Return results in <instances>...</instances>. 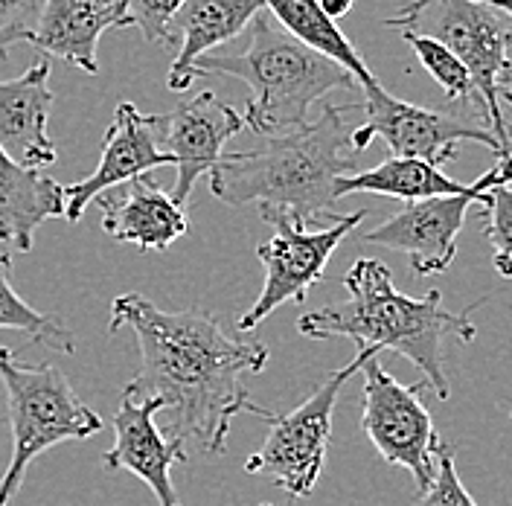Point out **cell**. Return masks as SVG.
<instances>
[{
	"mask_svg": "<svg viewBox=\"0 0 512 506\" xmlns=\"http://www.w3.org/2000/svg\"><path fill=\"white\" fill-rule=\"evenodd\" d=\"M419 506H478L475 498L466 492L463 480L457 477V466H454V454L448 451L446 445L437 454V475L431 489L422 495Z\"/></svg>",
	"mask_w": 512,
	"mask_h": 506,
	"instance_id": "4316f807",
	"label": "cell"
},
{
	"mask_svg": "<svg viewBox=\"0 0 512 506\" xmlns=\"http://www.w3.org/2000/svg\"><path fill=\"white\" fill-rule=\"evenodd\" d=\"M259 506H271V504H259Z\"/></svg>",
	"mask_w": 512,
	"mask_h": 506,
	"instance_id": "1f68e13d",
	"label": "cell"
},
{
	"mask_svg": "<svg viewBox=\"0 0 512 506\" xmlns=\"http://www.w3.org/2000/svg\"><path fill=\"white\" fill-rule=\"evenodd\" d=\"M44 0H0V53L6 56L15 44L30 41L41 18Z\"/></svg>",
	"mask_w": 512,
	"mask_h": 506,
	"instance_id": "484cf974",
	"label": "cell"
},
{
	"mask_svg": "<svg viewBox=\"0 0 512 506\" xmlns=\"http://www.w3.org/2000/svg\"><path fill=\"white\" fill-rule=\"evenodd\" d=\"M478 3H486V6H492V9L504 12V15L512 21V0H478Z\"/></svg>",
	"mask_w": 512,
	"mask_h": 506,
	"instance_id": "f1b7e54d",
	"label": "cell"
},
{
	"mask_svg": "<svg viewBox=\"0 0 512 506\" xmlns=\"http://www.w3.org/2000/svg\"><path fill=\"white\" fill-rule=\"evenodd\" d=\"M361 91L367 120L350 134L352 152H364L376 137H382L393 158L425 160L434 166L454 160L460 143H483L498 158H504L501 143L492 137L489 128L469 126L440 111H428L405 99H396L379 82L361 85Z\"/></svg>",
	"mask_w": 512,
	"mask_h": 506,
	"instance_id": "8fae6325",
	"label": "cell"
},
{
	"mask_svg": "<svg viewBox=\"0 0 512 506\" xmlns=\"http://www.w3.org/2000/svg\"><path fill=\"white\" fill-rule=\"evenodd\" d=\"M158 413V399H140L123 387L120 408L114 413V445L102 454V463L111 472L140 477L155 492L160 506H181L169 472L175 463H187L190 454L181 440H166L160 434L155 425Z\"/></svg>",
	"mask_w": 512,
	"mask_h": 506,
	"instance_id": "5bb4252c",
	"label": "cell"
},
{
	"mask_svg": "<svg viewBox=\"0 0 512 506\" xmlns=\"http://www.w3.org/2000/svg\"><path fill=\"white\" fill-rule=\"evenodd\" d=\"M352 3H355V0H318L320 12H323L329 21H335V24H338L341 18H347V15H350Z\"/></svg>",
	"mask_w": 512,
	"mask_h": 506,
	"instance_id": "83f0119b",
	"label": "cell"
},
{
	"mask_svg": "<svg viewBox=\"0 0 512 506\" xmlns=\"http://www.w3.org/2000/svg\"><path fill=\"white\" fill-rule=\"evenodd\" d=\"M262 0H187L175 15L169 38L181 41V50L169 67V91H187L195 79V62L210 50L239 38L262 12Z\"/></svg>",
	"mask_w": 512,
	"mask_h": 506,
	"instance_id": "ac0fdd59",
	"label": "cell"
},
{
	"mask_svg": "<svg viewBox=\"0 0 512 506\" xmlns=\"http://www.w3.org/2000/svg\"><path fill=\"white\" fill-rule=\"evenodd\" d=\"M361 370H364V390H361L364 434L376 445L382 460L408 469L414 475L419 492L425 495L434 483L437 454L443 448L434 419L422 402V393L428 390V384L396 381L379 364V355L370 358Z\"/></svg>",
	"mask_w": 512,
	"mask_h": 506,
	"instance_id": "9c48e42d",
	"label": "cell"
},
{
	"mask_svg": "<svg viewBox=\"0 0 512 506\" xmlns=\"http://www.w3.org/2000/svg\"><path fill=\"white\" fill-rule=\"evenodd\" d=\"M510 76H512V73H510ZM507 102H512V94H507Z\"/></svg>",
	"mask_w": 512,
	"mask_h": 506,
	"instance_id": "f546056e",
	"label": "cell"
},
{
	"mask_svg": "<svg viewBox=\"0 0 512 506\" xmlns=\"http://www.w3.org/2000/svg\"><path fill=\"white\" fill-rule=\"evenodd\" d=\"M111 27H131L123 0H44L30 44L96 76V44Z\"/></svg>",
	"mask_w": 512,
	"mask_h": 506,
	"instance_id": "e0dca14e",
	"label": "cell"
},
{
	"mask_svg": "<svg viewBox=\"0 0 512 506\" xmlns=\"http://www.w3.org/2000/svg\"><path fill=\"white\" fill-rule=\"evenodd\" d=\"M262 6L274 15V21L294 35L297 41H303L306 47L323 53L326 59L338 62L344 70H350L352 79L361 85L376 82V76L370 73V67L358 56V50L352 47V41L341 32L335 21H329L320 12L318 0H262Z\"/></svg>",
	"mask_w": 512,
	"mask_h": 506,
	"instance_id": "44dd1931",
	"label": "cell"
},
{
	"mask_svg": "<svg viewBox=\"0 0 512 506\" xmlns=\"http://www.w3.org/2000/svg\"><path fill=\"white\" fill-rule=\"evenodd\" d=\"M128 329L140 347V373L128 381L140 399H158L169 411L172 437L195 443L204 454H224L239 413L271 422L277 413L256 405L242 379L262 373L268 347L236 341L207 312H163L140 294H120L111 303L108 332Z\"/></svg>",
	"mask_w": 512,
	"mask_h": 506,
	"instance_id": "6da1fadb",
	"label": "cell"
},
{
	"mask_svg": "<svg viewBox=\"0 0 512 506\" xmlns=\"http://www.w3.org/2000/svg\"><path fill=\"white\" fill-rule=\"evenodd\" d=\"M96 201L102 210V230L114 242L137 245L140 251H166L190 227L184 207L149 181V175L128 181L123 190L102 192Z\"/></svg>",
	"mask_w": 512,
	"mask_h": 506,
	"instance_id": "2e32d148",
	"label": "cell"
},
{
	"mask_svg": "<svg viewBox=\"0 0 512 506\" xmlns=\"http://www.w3.org/2000/svg\"><path fill=\"white\" fill-rule=\"evenodd\" d=\"M486 239L492 242V262L501 277H512V192L507 187L489 192Z\"/></svg>",
	"mask_w": 512,
	"mask_h": 506,
	"instance_id": "cb8c5ba5",
	"label": "cell"
},
{
	"mask_svg": "<svg viewBox=\"0 0 512 506\" xmlns=\"http://www.w3.org/2000/svg\"><path fill=\"white\" fill-rule=\"evenodd\" d=\"M402 35H422L443 44L472 76L475 96L489 120L492 137L501 143L504 158H512L510 126L501 111V76H510L512 21L478 0H408L384 21Z\"/></svg>",
	"mask_w": 512,
	"mask_h": 506,
	"instance_id": "5b68a950",
	"label": "cell"
},
{
	"mask_svg": "<svg viewBox=\"0 0 512 506\" xmlns=\"http://www.w3.org/2000/svg\"><path fill=\"white\" fill-rule=\"evenodd\" d=\"M472 190V184L451 181L440 166L414 158H387L373 169H361L338 184V198H347L355 192L399 198L405 204L425 201V198H443V195H463Z\"/></svg>",
	"mask_w": 512,
	"mask_h": 506,
	"instance_id": "ffe728a7",
	"label": "cell"
},
{
	"mask_svg": "<svg viewBox=\"0 0 512 506\" xmlns=\"http://www.w3.org/2000/svg\"><path fill=\"white\" fill-rule=\"evenodd\" d=\"M347 300L306 312L297 320L306 338H350L358 349H390L408 358L425 376L428 390L446 402L451 384L443 364V341L457 338L463 344L475 341L478 329L469 312L443 309V294L431 288L422 300L402 294L393 285L390 268L379 259H358L344 277Z\"/></svg>",
	"mask_w": 512,
	"mask_h": 506,
	"instance_id": "3957f363",
	"label": "cell"
},
{
	"mask_svg": "<svg viewBox=\"0 0 512 506\" xmlns=\"http://www.w3.org/2000/svg\"><path fill=\"white\" fill-rule=\"evenodd\" d=\"M50 62L32 64L12 82H0V149L24 169L53 166L59 152L47 134L53 91Z\"/></svg>",
	"mask_w": 512,
	"mask_h": 506,
	"instance_id": "9a60e30c",
	"label": "cell"
},
{
	"mask_svg": "<svg viewBox=\"0 0 512 506\" xmlns=\"http://www.w3.org/2000/svg\"><path fill=\"white\" fill-rule=\"evenodd\" d=\"M195 76H236L251 85L245 126L262 137H280L309 123V108L329 91H352L350 70L288 35L268 9L251 24V44L242 53L201 56Z\"/></svg>",
	"mask_w": 512,
	"mask_h": 506,
	"instance_id": "277c9868",
	"label": "cell"
},
{
	"mask_svg": "<svg viewBox=\"0 0 512 506\" xmlns=\"http://www.w3.org/2000/svg\"><path fill=\"white\" fill-rule=\"evenodd\" d=\"M352 108L326 105L315 123L265 137L259 149L224 152L210 172L213 195L230 207L259 204V210H277L303 224L335 222L338 184L361 172L350 155L352 131L344 123Z\"/></svg>",
	"mask_w": 512,
	"mask_h": 506,
	"instance_id": "7a4b0ae2",
	"label": "cell"
},
{
	"mask_svg": "<svg viewBox=\"0 0 512 506\" xmlns=\"http://www.w3.org/2000/svg\"><path fill=\"white\" fill-rule=\"evenodd\" d=\"M160 166H175V160L158 146L152 117L140 114L134 102H120L111 126L102 137V155L96 169L88 178L64 187V219L79 222L88 204L96 201L102 192L117 190Z\"/></svg>",
	"mask_w": 512,
	"mask_h": 506,
	"instance_id": "4fadbf2b",
	"label": "cell"
},
{
	"mask_svg": "<svg viewBox=\"0 0 512 506\" xmlns=\"http://www.w3.org/2000/svg\"><path fill=\"white\" fill-rule=\"evenodd\" d=\"M259 216L274 227V239L256 248L259 262L265 265V283L256 303L239 317V332H254L256 326L271 317L283 303H303L309 288L323 280L326 262L335 248L347 239L358 224L370 216V210H355L338 216L323 230H306V224L277 210H259Z\"/></svg>",
	"mask_w": 512,
	"mask_h": 506,
	"instance_id": "ba28073f",
	"label": "cell"
},
{
	"mask_svg": "<svg viewBox=\"0 0 512 506\" xmlns=\"http://www.w3.org/2000/svg\"><path fill=\"white\" fill-rule=\"evenodd\" d=\"M3 59H6V56H3V53H0V62H3Z\"/></svg>",
	"mask_w": 512,
	"mask_h": 506,
	"instance_id": "4dcf8cb0",
	"label": "cell"
},
{
	"mask_svg": "<svg viewBox=\"0 0 512 506\" xmlns=\"http://www.w3.org/2000/svg\"><path fill=\"white\" fill-rule=\"evenodd\" d=\"M0 381L12 428V460L0 477V506H9L38 454L59 443L94 437L102 431V416L76 396L59 367L24 364L9 347H0Z\"/></svg>",
	"mask_w": 512,
	"mask_h": 506,
	"instance_id": "8992f818",
	"label": "cell"
},
{
	"mask_svg": "<svg viewBox=\"0 0 512 506\" xmlns=\"http://www.w3.org/2000/svg\"><path fill=\"white\" fill-rule=\"evenodd\" d=\"M187 0H123L128 15V24L137 27L149 41L169 47V27L175 21V15L181 12Z\"/></svg>",
	"mask_w": 512,
	"mask_h": 506,
	"instance_id": "d4e9b609",
	"label": "cell"
},
{
	"mask_svg": "<svg viewBox=\"0 0 512 506\" xmlns=\"http://www.w3.org/2000/svg\"><path fill=\"white\" fill-rule=\"evenodd\" d=\"M152 126L158 146L166 155H172L178 169L175 190L169 195L178 207H184L198 178L210 175L213 166L222 160L224 143L245 128V117L213 91H201L192 96V102L178 105L175 111L155 114Z\"/></svg>",
	"mask_w": 512,
	"mask_h": 506,
	"instance_id": "7c38bea8",
	"label": "cell"
},
{
	"mask_svg": "<svg viewBox=\"0 0 512 506\" xmlns=\"http://www.w3.org/2000/svg\"><path fill=\"white\" fill-rule=\"evenodd\" d=\"M512 184V158H501L489 172H483L472 190L463 195H443V198H425L405 204L396 216L373 227L364 242L382 245L390 251L405 253L411 259L416 277L446 274L448 265L457 253V233L466 224L469 207L489 204V192L510 187Z\"/></svg>",
	"mask_w": 512,
	"mask_h": 506,
	"instance_id": "30bf717a",
	"label": "cell"
},
{
	"mask_svg": "<svg viewBox=\"0 0 512 506\" xmlns=\"http://www.w3.org/2000/svg\"><path fill=\"white\" fill-rule=\"evenodd\" d=\"M0 329H18L27 335V344H44L53 352H76L73 335L59 320L35 312L18 297V291L12 288V256L6 251H0Z\"/></svg>",
	"mask_w": 512,
	"mask_h": 506,
	"instance_id": "7402d4cb",
	"label": "cell"
},
{
	"mask_svg": "<svg viewBox=\"0 0 512 506\" xmlns=\"http://www.w3.org/2000/svg\"><path fill=\"white\" fill-rule=\"evenodd\" d=\"M376 355H382V352L373 347L358 349V355L350 364L329 373L326 381L300 408H294L286 416H274L268 422L271 425L268 440L262 443L254 457H248L245 469L251 475H265L268 480H274L291 498L312 495L320 472H323L326 448H329V437H332V413L338 405L341 387Z\"/></svg>",
	"mask_w": 512,
	"mask_h": 506,
	"instance_id": "52a82bcc",
	"label": "cell"
},
{
	"mask_svg": "<svg viewBox=\"0 0 512 506\" xmlns=\"http://www.w3.org/2000/svg\"><path fill=\"white\" fill-rule=\"evenodd\" d=\"M411 47H414L416 59L422 62V67L431 73V79L446 91L451 102H469L475 96V85L469 70L463 67V62L457 56H451L443 44L422 38V35H402Z\"/></svg>",
	"mask_w": 512,
	"mask_h": 506,
	"instance_id": "603a6c76",
	"label": "cell"
},
{
	"mask_svg": "<svg viewBox=\"0 0 512 506\" xmlns=\"http://www.w3.org/2000/svg\"><path fill=\"white\" fill-rule=\"evenodd\" d=\"M64 216V187L38 169H24L0 149V242L30 253L35 230Z\"/></svg>",
	"mask_w": 512,
	"mask_h": 506,
	"instance_id": "d6986e66",
	"label": "cell"
}]
</instances>
